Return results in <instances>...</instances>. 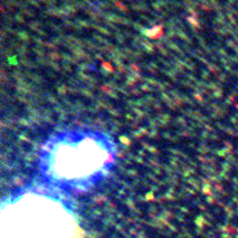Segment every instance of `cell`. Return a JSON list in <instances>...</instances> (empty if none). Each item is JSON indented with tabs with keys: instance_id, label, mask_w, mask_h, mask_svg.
Instances as JSON below:
<instances>
[{
	"instance_id": "cell-1",
	"label": "cell",
	"mask_w": 238,
	"mask_h": 238,
	"mask_svg": "<svg viewBox=\"0 0 238 238\" xmlns=\"http://www.w3.org/2000/svg\"><path fill=\"white\" fill-rule=\"evenodd\" d=\"M116 157V144L107 134L74 127L46 139L40 149L38 167L53 189L86 191L108 175Z\"/></svg>"
},
{
	"instance_id": "cell-2",
	"label": "cell",
	"mask_w": 238,
	"mask_h": 238,
	"mask_svg": "<svg viewBox=\"0 0 238 238\" xmlns=\"http://www.w3.org/2000/svg\"><path fill=\"white\" fill-rule=\"evenodd\" d=\"M56 189L28 187L2 204V238H72L75 219Z\"/></svg>"
}]
</instances>
